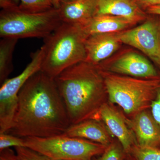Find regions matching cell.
<instances>
[{
  "mask_svg": "<svg viewBox=\"0 0 160 160\" xmlns=\"http://www.w3.org/2000/svg\"><path fill=\"white\" fill-rule=\"evenodd\" d=\"M159 69H160V66H159Z\"/></svg>",
  "mask_w": 160,
  "mask_h": 160,
  "instance_id": "obj_32",
  "label": "cell"
},
{
  "mask_svg": "<svg viewBox=\"0 0 160 160\" xmlns=\"http://www.w3.org/2000/svg\"><path fill=\"white\" fill-rule=\"evenodd\" d=\"M0 41V83L1 85L8 78L13 70L12 55L18 39L2 38Z\"/></svg>",
  "mask_w": 160,
  "mask_h": 160,
  "instance_id": "obj_17",
  "label": "cell"
},
{
  "mask_svg": "<svg viewBox=\"0 0 160 160\" xmlns=\"http://www.w3.org/2000/svg\"><path fill=\"white\" fill-rule=\"evenodd\" d=\"M129 154L136 160H160V149L152 147L135 145L132 146Z\"/></svg>",
  "mask_w": 160,
  "mask_h": 160,
  "instance_id": "obj_20",
  "label": "cell"
},
{
  "mask_svg": "<svg viewBox=\"0 0 160 160\" xmlns=\"http://www.w3.org/2000/svg\"><path fill=\"white\" fill-rule=\"evenodd\" d=\"M53 2H54V7L55 8H58L59 6L60 3L59 2L58 0H53Z\"/></svg>",
  "mask_w": 160,
  "mask_h": 160,
  "instance_id": "obj_29",
  "label": "cell"
},
{
  "mask_svg": "<svg viewBox=\"0 0 160 160\" xmlns=\"http://www.w3.org/2000/svg\"><path fill=\"white\" fill-rule=\"evenodd\" d=\"M134 25L124 18L109 14H97L79 25L87 36L98 33L120 32Z\"/></svg>",
  "mask_w": 160,
  "mask_h": 160,
  "instance_id": "obj_16",
  "label": "cell"
},
{
  "mask_svg": "<svg viewBox=\"0 0 160 160\" xmlns=\"http://www.w3.org/2000/svg\"><path fill=\"white\" fill-rule=\"evenodd\" d=\"M128 154L119 141L114 138L102 154L94 160H125Z\"/></svg>",
  "mask_w": 160,
  "mask_h": 160,
  "instance_id": "obj_18",
  "label": "cell"
},
{
  "mask_svg": "<svg viewBox=\"0 0 160 160\" xmlns=\"http://www.w3.org/2000/svg\"><path fill=\"white\" fill-rule=\"evenodd\" d=\"M100 70L109 102L117 105L126 117H132L140 112L150 109L160 87V76L142 78Z\"/></svg>",
  "mask_w": 160,
  "mask_h": 160,
  "instance_id": "obj_4",
  "label": "cell"
},
{
  "mask_svg": "<svg viewBox=\"0 0 160 160\" xmlns=\"http://www.w3.org/2000/svg\"><path fill=\"white\" fill-rule=\"evenodd\" d=\"M125 160H136L130 154L127 155V157L125 159Z\"/></svg>",
  "mask_w": 160,
  "mask_h": 160,
  "instance_id": "obj_28",
  "label": "cell"
},
{
  "mask_svg": "<svg viewBox=\"0 0 160 160\" xmlns=\"http://www.w3.org/2000/svg\"><path fill=\"white\" fill-rule=\"evenodd\" d=\"M0 160H21L16 152L10 148L0 151Z\"/></svg>",
  "mask_w": 160,
  "mask_h": 160,
  "instance_id": "obj_24",
  "label": "cell"
},
{
  "mask_svg": "<svg viewBox=\"0 0 160 160\" xmlns=\"http://www.w3.org/2000/svg\"><path fill=\"white\" fill-rule=\"evenodd\" d=\"M138 6L144 11L151 6L160 5V0H135Z\"/></svg>",
  "mask_w": 160,
  "mask_h": 160,
  "instance_id": "obj_25",
  "label": "cell"
},
{
  "mask_svg": "<svg viewBox=\"0 0 160 160\" xmlns=\"http://www.w3.org/2000/svg\"><path fill=\"white\" fill-rule=\"evenodd\" d=\"M70 125L54 79L40 70L20 90L12 126L6 133L23 138L51 137L64 134Z\"/></svg>",
  "mask_w": 160,
  "mask_h": 160,
  "instance_id": "obj_1",
  "label": "cell"
},
{
  "mask_svg": "<svg viewBox=\"0 0 160 160\" xmlns=\"http://www.w3.org/2000/svg\"><path fill=\"white\" fill-rule=\"evenodd\" d=\"M87 37L79 25L62 23L44 39L41 70L54 79L67 68L85 62Z\"/></svg>",
  "mask_w": 160,
  "mask_h": 160,
  "instance_id": "obj_3",
  "label": "cell"
},
{
  "mask_svg": "<svg viewBox=\"0 0 160 160\" xmlns=\"http://www.w3.org/2000/svg\"><path fill=\"white\" fill-rule=\"evenodd\" d=\"M44 56L43 46L31 54V61L19 75L8 78L0 88V133L11 129L17 108L18 93L24 84L33 74L41 70Z\"/></svg>",
  "mask_w": 160,
  "mask_h": 160,
  "instance_id": "obj_7",
  "label": "cell"
},
{
  "mask_svg": "<svg viewBox=\"0 0 160 160\" xmlns=\"http://www.w3.org/2000/svg\"><path fill=\"white\" fill-rule=\"evenodd\" d=\"M15 149L21 160H52L46 156L28 147H15Z\"/></svg>",
  "mask_w": 160,
  "mask_h": 160,
  "instance_id": "obj_22",
  "label": "cell"
},
{
  "mask_svg": "<svg viewBox=\"0 0 160 160\" xmlns=\"http://www.w3.org/2000/svg\"><path fill=\"white\" fill-rule=\"evenodd\" d=\"M122 32L89 36L86 41L85 62L97 66L111 56L122 43L120 40Z\"/></svg>",
  "mask_w": 160,
  "mask_h": 160,
  "instance_id": "obj_12",
  "label": "cell"
},
{
  "mask_svg": "<svg viewBox=\"0 0 160 160\" xmlns=\"http://www.w3.org/2000/svg\"><path fill=\"white\" fill-rule=\"evenodd\" d=\"M126 120L138 145L160 149V127L150 109L140 112L132 117L126 116Z\"/></svg>",
  "mask_w": 160,
  "mask_h": 160,
  "instance_id": "obj_10",
  "label": "cell"
},
{
  "mask_svg": "<svg viewBox=\"0 0 160 160\" xmlns=\"http://www.w3.org/2000/svg\"><path fill=\"white\" fill-rule=\"evenodd\" d=\"M150 109L152 116L160 127V87L158 89L156 98L151 103Z\"/></svg>",
  "mask_w": 160,
  "mask_h": 160,
  "instance_id": "obj_23",
  "label": "cell"
},
{
  "mask_svg": "<svg viewBox=\"0 0 160 160\" xmlns=\"http://www.w3.org/2000/svg\"><path fill=\"white\" fill-rule=\"evenodd\" d=\"M58 9L62 23L81 25L97 14V0L62 2Z\"/></svg>",
  "mask_w": 160,
  "mask_h": 160,
  "instance_id": "obj_15",
  "label": "cell"
},
{
  "mask_svg": "<svg viewBox=\"0 0 160 160\" xmlns=\"http://www.w3.org/2000/svg\"><path fill=\"white\" fill-rule=\"evenodd\" d=\"M100 115L101 121L109 132L119 141L126 153L129 154L132 146L137 143L126 122V115L120 108L109 101L102 106Z\"/></svg>",
  "mask_w": 160,
  "mask_h": 160,
  "instance_id": "obj_9",
  "label": "cell"
},
{
  "mask_svg": "<svg viewBox=\"0 0 160 160\" xmlns=\"http://www.w3.org/2000/svg\"><path fill=\"white\" fill-rule=\"evenodd\" d=\"M16 5L13 0H0V7L2 9H8Z\"/></svg>",
  "mask_w": 160,
  "mask_h": 160,
  "instance_id": "obj_26",
  "label": "cell"
},
{
  "mask_svg": "<svg viewBox=\"0 0 160 160\" xmlns=\"http://www.w3.org/2000/svg\"><path fill=\"white\" fill-rule=\"evenodd\" d=\"M62 23L58 8L31 12L18 5L2 9L0 13V37L19 39L48 37Z\"/></svg>",
  "mask_w": 160,
  "mask_h": 160,
  "instance_id": "obj_5",
  "label": "cell"
},
{
  "mask_svg": "<svg viewBox=\"0 0 160 160\" xmlns=\"http://www.w3.org/2000/svg\"><path fill=\"white\" fill-rule=\"evenodd\" d=\"M158 27L159 31L160 39V16H158Z\"/></svg>",
  "mask_w": 160,
  "mask_h": 160,
  "instance_id": "obj_30",
  "label": "cell"
},
{
  "mask_svg": "<svg viewBox=\"0 0 160 160\" xmlns=\"http://www.w3.org/2000/svg\"><path fill=\"white\" fill-rule=\"evenodd\" d=\"M97 14H109L126 18L133 24L147 18V14L135 0H97ZM96 14V15H97Z\"/></svg>",
  "mask_w": 160,
  "mask_h": 160,
  "instance_id": "obj_14",
  "label": "cell"
},
{
  "mask_svg": "<svg viewBox=\"0 0 160 160\" xmlns=\"http://www.w3.org/2000/svg\"><path fill=\"white\" fill-rule=\"evenodd\" d=\"M25 146L52 160H94L107 146L89 140L62 134L48 138H24Z\"/></svg>",
  "mask_w": 160,
  "mask_h": 160,
  "instance_id": "obj_6",
  "label": "cell"
},
{
  "mask_svg": "<svg viewBox=\"0 0 160 160\" xmlns=\"http://www.w3.org/2000/svg\"><path fill=\"white\" fill-rule=\"evenodd\" d=\"M101 69L116 74L142 78L160 76L149 60L141 55L132 52L121 56L109 67Z\"/></svg>",
  "mask_w": 160,
  "mask_h": 160,
  "instance_id": "obj_11",
  "label": "cell"
},
{
  "mask_svg": "<svg viewBox=\"0 0 160 160\" xmlns=\"http://www.w3.org/2000/svg\"><path fill=\"white\" fill-rule=\"evenodd\" d=\"M63 135L89 140L106 146L114 138L101 120L93 119L70 125Z\"/></svg>",
  "mask_w": 160,
  "mask_h": 160,
  "instance_id": "obj_13",
  "label": "cell"
},
{
  "mask_svg": "<svg viewBox=\"0 0 160 160\" xmlns=\"http://www.w3.org/2000/svg\"><path fill=\"white\" fill-rule=\"evenodd\" d=\"M18 7L24 11L39 12L47 11L54 8L53 0H19Z\"/></svg>",
  "mask_w": 160,
  "mask_h": 160,
  "instance_id": "obj_19",
  "label": "cell"
},
{
  "mask_svg": "<svg viewBox=\"0 0 160 160\" xmlns=\"http://www.w3.org/2000/svg\"><path fill=\"white\" fill-rule=\"evenodd\" d=\"M71 125L101 120L100 112L109 101L104 78L97 66L83 62L67 68L54 78Z\"/></svg>",
  "mask_w": 160,
  "mask_h": 160,
  "instance_id": "obj_2",
  "label": "cell"
},
{
  "mask_svg": "<svg viewBox=\"0 0 160 160\" xmlns=\"http://www.w3.org/2000/svg\"><path fill=\"white\" fill-rule=\"evenodd\" d=\"M147 14L160 16V5L151 6L146 9Z\"/></svg>",
  "mask_w": 160,
  "mask_h": 160,
  "instance_id": "obj_27",
  "label": "cell"
},
{
  "mask_svg": "<svg viewBox=\"0 0 160 160\" xmlns=\"http://www.w3.org/2000/svg\"><path fill=\"white\" fill-rule=\"evenodd\" d=\"M148 17L142 25L121 32L122 43L136 48L160 66V39L158 18Z\"/></svg>",
  "mask_w": 160,
  "mask_h": 160,
  "instance_id": "obj_8",
  "label": "cell"
},
{
  "mask_svg": "<svg viewBox=\"0 0 160 160\" xmlns=\"http://www.w3.org/2000/svg\"><path fill=\"white\" fill-rule=\"evenodd\" d=\"M11 147H26L24 138L6 132L0 133V151Z\"/></svg>",
  "mask_w": 160,
  "mask_h": 160,
  "instance_id": "obj_21",
  "label": "cell"
},
{
  "mask_svg": "<svg viewBox=\"0 0 160 160\" xmlns=\"http://www.w3.org/2000/svg\"><path fill=\"white\" fill-rule=\"evenodd\" d=\"M58 1L59 2H66V1H75V0H58Z\"/></svg>",
  "mask_w": 160,
  "mask_h": 160,
  "instance_id": "obj_31",
  "label": "cell"
}]
</instances>
